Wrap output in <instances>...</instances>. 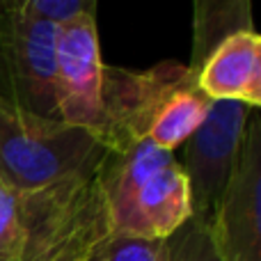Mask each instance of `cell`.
Listing matches in <instances>:
<instances>
[{
	"instance_id": "obj_13",
	"label": "cell",
	"mask_w": 261,
	"mask_h": 261,
	"mask_svg": "<svg viewBox=\"0 0 261 261\" xmlns=\"http://www.w3.org/2000/svg\"><path fill=\"white\" fill-rule=\"evenodd\" d=\"M163 261H222L213 243L208 222L199 218L186 220L163 243Z\"/></svg>"
},
{
	"instance_id": "obj_7",
	"label": "cell",
	"mask_w": 261,
	"mask_h": 261,
	"mask_svg": "<svg viewBox=\"0 0 261 261\" xmlns=\"http://www.w3.org/2000/svg\"><path fill=\"white\" fill-rule=\"evenodd\" d=\"M193 81L197 78L176 60L158 62L144 71L106 64L101 142L108 149H119L135 140H147L158 108L174 90Z\"/></svg>"
},
{
	"instance_id": "obj_1",
	"label": "cell",
	"mask_w": 261,
	"mask_h": 261,
	"mask_svg": "<svg viewBox=\"0 0 261 261\" xmlns=\"http://www.w3.org/2000/svg\"><path fill=\"white\" fill-rule=\"evenodd\" d=\"M110 231L165 241L193 218L190 188L174 151L149 140L110 149L96 172Z\"/></svg>"
},
{
	"instance_id": "obj_15",
	"label": "cell",
	"mask_w": 261,
	"mask_h": 261,
	"mask_svg": "<svg viewBox=\"0 0 261 261\" xmlns=\"http://www.w3.org/2000/svg\"><path fill=\"white\" fill-rule=\"evenodd\" d=\"M23 254V220L21 197L0 184V261H21Z\"/></svg>"
},
{
	"instance_id": "obj_6",
	"label": "cell",
	"mask_w": 261,
	"mask_h": 261,
	"mask_svg": "<svg viewBox=\"0 0 261 261\" xmlns=\"http://www.w3.org/2000/svg\"><path fill=\"white\" fill-rule=\"evenodd\" d=\"M103 73L96 18L76 16L60 23L55 35L58 119L92 130L99 138L103 126Z\"/></svg>"
},
{
	"instance_id": "obj_11",
	"label": "cell",
	"mask_w": 261,
	"mask_h": 261,
	"mask_svg": "<svg viewBox=\"0 0 261 261\" xmlns=\"http://www.w3.org/2000/svg\"><path fill=\"white\" fill-rule=\"evenodd\" d=\"M213 101L197 87V81L174 90L167 101L158 108L147 140L158 149L174 151L176 147L186 144V140L195 133L206 119Z\"/></svg>"
},
{
	"instance_id": "obj_9",
	"label": "cell",
	"mask_w": 261,
	"mask_h": 261,
	"mask_svg": "<svg viewBox=\"0 0 261 261\" xmlns=\"http://www.w3.org/2000/svg\"><path fill=\"white\" fill-rule=\"evenodd\" d=\"M197 87L211 101H239L261 108V37L241 30L222 39L197 71Z\"/></svg>"
},
{
	"instance_id": "obj_8",
	"label": "cell",
	"mask_w": 261,
	"mask_h": 261,
	"mask_svg": "<svg viewBox=\"0 0 261 261\" xmlns=\"http://www.w3.org/2000/svg\"><path fill=\"white\" fill-rule=\"evenodd\" d=\"M222 261H261V117L245 128L236 170L208 220Z\"/></svg>"
},
{
	"instance_id": "obj_5",
	"label": "cell",
	"mask_w": 261,
	"mask_h": 261,
	"mask_svg": "<svg viewBox=\"0 0 261 261\" xmlns=\"http://www.w3.org/2000/svg\"><path fill=\"white\" fill-rule=\"evenodd\" d=\"M254 108L239 101H213L202 126L186 140L181 170L188 179L193 216L208 222L225 193L243 147Z\"/></svg>"
},
{
	"instance_id": "obj_4",
	"label": "cell",
	"mask_w": 261,
	"mask_h": 261,
	"mask_svg": "<svg viewBox=\"0 0 261 261\" xmlns=\"http://www.w3.org/2000/svg\"><path fill=\"white\" fill-rule=\"evenodd\" d=\"M55 35V23L0 14V103L58 119Z\"/></svg>"
},
{
	"instance_id": "obj_10",
	"label": "cell",
	"mask_w": 261,
	"mask_h": 261,
	"mask_svg": "<svg viewBox=\"0 0 261 261\" xmlns=\"http://www.w3.org/2000/svg\"><path fill=\"white\" fill-rule=\"evenodd\" d=\"M193 5V37L190 60L186 67L197 76L199 67L213 48L229 35L257 30L252 18V0H190Z\"/></svg>"
},
{
	"instance_id": "obj_16",
	"label": "cell",
	"mask_w": 261,
	"mask_h": 261,
	"mask_svg": "<svg viewBox=\"0 0 261 261\" xmlns=\"http://www.w3.org/2000/svg\"><path fill=\"white\" fill-rule=\"evenodd\" d=\"M85 252H87V248H73V250H67L64 254H60V257L53 261H81Z\"/></svg>"
},
{
	"instance_id": "obj_14",
	"label": "cell",
	"mask_w": 261,
	"mask_h": 261,
	"mask_svg": "<svg viewBox=\"0 0 261 261\" xmlns=\"http://www.w3.org/2000/svg\"><path fill=\"white\" fill-rule=\"evenodd\" d=\"M99 0H0V14H21L48 23L71 21L76 16H94Z\"/></svg>"
},
{
	"instance_id": "obj_2",
	"label": "cell",
	"mask_w": 261,
	"mask_h": 261,
	"mask_svg": "<svg viewBox=\"0 0 261 261\" xmlns=\"http://www.w3.org/2000/svg\"><path fill=\"white\" fill-rule=\"evenodd\" d=\"M108 151L87 128L0 103V184L18 195L92 179Z\"/></svg>"
},
{
	"instance_id": "obj_12",
	"label": "cell",
	"mask_w": 261,
	"mask_h": 261,
	"mask_svg": "<svg viewBox=\"0 0 261 261\" xmlns=\"http://www.w3.org/2000/svg\"><path fill=\"white\" fill-rule=\"evenodd\" d=\"M163 243L165 241L106 231L87 248L83 261H163Z\"/></svg>"
},
{
	"instance_id": "obj_3",
	"label": "cell",
	"mask_w": 261,
	"mask_h": 261,
	"mask_svg": "<svg viewBox=\"0 0 261 261\" xmlns=\"http://www.w3.org/2000/svg\"><path fill=\"white\" fill-rule=\"evenodd\" d=\"M21 197V261H53L73 248H90L108 229L96 176L76 179Z\"/></svg>"
},
{
	"instance_id": "obj_17",
	"label": "cell",
	"mask_w": 261,
	"mask_h": 261,
	"mask_svg": "<svg viewBox=\"0 0 261 261\" xmlns=\"http://www.w3.org/2000/svg\"><path fill=\"white\" fill-rule=\"evenodd\" d=\"M81 261H83V259H81Z\"/></svg>"
}]
</instances>
